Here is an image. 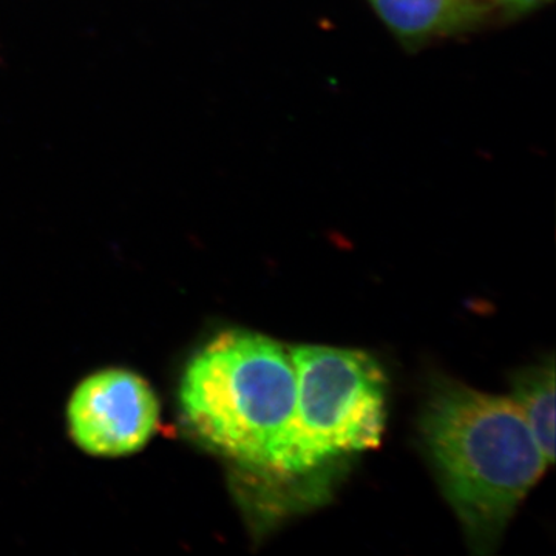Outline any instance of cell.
Listing matches in <instances>:
<instances>
[{
    "instance_id": "1",
    "label": "cell",
    "mask_w": 556,
    "mask_h": 556,
    "mask_svg": "<svg viewBox=\"0 0 556 556\" xmlns=\"http://www.w3.org/2000/svg\"><path fill=\"white\" fill-rule=\"evenodd\" d=\"M420 430L468 541L489 551L548 467L525 416L510 397L442 378L431 386Z\"/></svg>"
},
{
    "instance_id": "2",
    "label": "cell",
    "mask_w": 556,
    "mask_h": 556,
    "mask_svg": "<svg viewBox=\"0 0 556 556\" xmlns=\"http://www.w3.org/2000/svg\"><path fill=\"white\" fill-rule=\"evenodd\" d=\"M295 405L291 350L257 332H222L190 358L179 386L190 430L254 477L269 470Z\"/></svg>"
},
{
    "instance_id": "3",
    "label": "cell",
    "mask_w": 556,
    "mask_h": 556,
    "mask_svg": "<svg viewBox=\"0 0 556 556\" xmlns=\"http://www.w3.org/2000/svg\"><path fill=\"white\" fill-rule=\"evenodd\" d=\"M289 350L298 375V405L265 477H309L336 459L378 447L387 417V379L379 362L343 348Z\"/></svg>"
},
{
    "instance_id": "4",
    "label": "cell",
    "mask_w": 556,
    "mask_h": 556,
    "mask_svg": "<svg viewBox=\"0 0 556 556\" xmlns=\"http://www.w3.org/2000/svg\"><path fill=\"white\" fill-rule=\"evenodd\" d=\"M70 434L91 456L134 455L160 422L152 387L129 369H104L79 383L68 402Z\"/></svg>"
},
{
    "instance_id": "5",
    "label": "cell",
    "mask_w": 556,
    "mask_h": 556,
    "mask_svg": "<svg viewBox=\"0 0 556 556\" xmlns=\"http://www.w3.org/2000/svg\"><path fill=\"white\" fill-rule=\"evenodd\" d=\"M383 24L397 38L420 42L455 31L475 11L470 0H368Z\"/></svg>"
},
{
    "instance_id": "6",
    "label": "cell",
    "mask_w": 556,
    "mask_h": 556,
    "mask_svg": "<svg viewBox=\"0 0 556 556\" xmlns=\"http://www.w3.org/2000/svg\"><path fill=\"white\" fill-rule=\"evenodd\" d=\"M511 401L525 416L548 466L555 459V361L522 369L515 376Z\"/></svg>"
},
{
    "instance_id": "7",
    "label": "cell",
    "mask_w": 556,
    "mask_h": 556,
    "mask_svg": "<svg viewBox=\"0 0 556 556\" xmlns=\"http://www.w3.org/2000/svg\"><path fill=\"white\" fill-rule=\"evenodd\" d=\"M492 2L501 3L504 7H511V9L525 10L540 5V3L546 2V0H492Z\"/></svg>"
}]
</instances>
